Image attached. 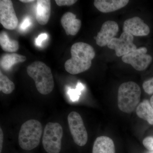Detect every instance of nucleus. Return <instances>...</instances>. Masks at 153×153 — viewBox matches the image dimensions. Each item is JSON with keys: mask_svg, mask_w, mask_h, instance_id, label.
I'll use <instances>...</instances> for the list:
<instances>
[{"mask_svg": "<svg viewBox=\"0 0 153 153\" xmlns=\"http://www.w3.org/2000/svg\"><path fill=\"white\" fill-rule=\"evenodd\" d=\"M150 102L151 105H152V107L153 109V95L151 97Z\"/></svg>", "mask_w": 153, "mask_h": 153, "instance_id": "obj_28", "label": "nucleus"}, {"mask_svg": "<svg viewBox=\"0 0 153 153\" xmlns=\"http://www.w3.org/2000/svg\"><path fill=\"white\" fill-rule=\"evenodd\" d=\"M147 49L141 47L122 57L124 63L130 64L137 71H143L152 61V57L147 54Z\"/></svg>", "mask_w": 153, "mask_h": 153, "instance_id": "obj_7", "label": "nucleus"}, {"mask_svg": "<svg viewBox=\"0 0 153 153\" xmlns=\"http://www.w3.org/2000/svg\"><path fill=\"white\" fill-rule=\"evenodd\" d=\"M0 23L7 30H13L18 26L19 21L11 0L0 1Z\"/></svg>", "mask_w": 153, "mask_h": 153, "instance_id": "obj_9", "label": "nucleus"}, {"mask_svg": "<svg viewBox=\"0 0 153 153\" xmlns=\"http://www.w3.org/2000/svg\"><path fill=\"white\" fill-rule=\"evenodd\" d=\"M71 58L65 62V68L72 74H78L88 70L95 55L93 47L83 42L73 44L71 48Z\"/></svg>", "mask_w": 153, "mask_h": 153, "instance_id": "obj_1", "label": "nucleus"}, {"mask_svg": "<svg viewBox=\"0 0 153 153\" xmlns=\"http://www.w3.org/2000/svg\"><path fill=\"white\" fill-rule=\"evenodd\" d=\"M134 36L128 33L123 32L119 38L112 39L107 45L109 49L115 51L118 57H123L137 49L133 43Z\"/></svg>", "mask_w": 153, "mask_h": 153, "instance_id": "obj_8", "label": "nucleus"}, {"mask_svg": "<svg viewBox=\"0 0 153 153\" xmlns=\"http://www.w3.org/2000/svg\"><path fill=\"white\" fill-rule=\"evenodd\" d=\"M68 126L74 143L79 146L86 144L88 141V133L83 120L78 113L73 111L67 117Z\"/></svg>", "mask_w": 153, "mask_h": 153, "instance_id": "obj_6", "label": "nucleus"}, {"mask_svg": "<svg viewBox=\"0 0 153 153\" xmlns=\"http://www.w3.org/2000/svg\"><path fill=\"white\" fill-rule=\"evenodd\" d=\"M60 22L67 36H75L81 27V21L76 19V15L71 12L65 13L62 16Z\"/></svg>", "mask_w": 153, "mask_h": 153, "instance_id": "obj_12", "label": "nucleus"}, {"mask_svg": "<svg viewBox=\"0 0 153 153\" xmlns=\"http://www.w3.org/2000/svg\"><path fill=\"white\" fill-rule=\"evenodd\" d=\"M143 87L145 92L149 94H153V77L146 80L143 84Z\"/></svg>", "mask_w": 153, "mask_h": 153, "instance_id": "obj_20", "label": "nucleus"}, {"mask_svg": "<svg viewBox=\"0 0 153 153\" xmlns=\"http://www.w3.org/2000/svg\"><path fill=\"white\" fill-rule=\"evenodd\" d=\"M56 4L58 6H71L77 2L76 0H56Z\"/></svg>", "mask_w": 153, "mask_h": 153, "instance_id": "obj_22", "label": "nucleus"}, {"mask_svg": "<svg viewBox=\"0 0 153 153\" xmlns=\"http://www.w3.org/2000/svg\"><path fill=\"white\" fill-rule=\"evenodd\" d=\"M137 116L153 125V109L150 101L144 100L140 103L136 109Z\"/></svg>", "mask_w": 153, "mask_h": 153, "instance_id": "obj_17", "label": "nucleus"}, {"mask_svg": "<svg viewBox=\"0 0 153 153\" xmlns=\"http://www.w3.org/2000/svg\"><path fill=\"white\" fill-rule=\"evenodd\" d=\"M0 45L4 51L9 52H17L19 47L18 41L10 39L7 33L4 31L0 33Z\"/></svg>", "mask_w": 153, "mask_h": 153, "instance_id": "obj_18", "label": "nucleus"}, {"mask_svg": "<svg viewBox=\"0 0 153 153\" xmlns=\"http://www.w3.org/2000/svg\"><path fill=\"white\" fill-rule=\"evenodd\" d=\"M92 153H115L113 141L108 137H98L94 143Z\"/></svg>", "mask_w": 153, "mask_h": 153, "instance_id": "obj_15", "label": "nucleus"}, {"mask_svg": "<svg viewBox=\"0 0 153 153\" xmlns=\"http://www.w3.org/2000/svg\"><path fill=\"white\" fill-rule=\"evenodd\" d=\"M80 91L77 88L75 90H70L69 91V95L71 96L72 100H76L77 98H79V95Z\"/></svg>", "mask_w": 153, "mask_h": 153, "instance_id": "obj_24", "label": "nucleus"}, {"mask_svg": "<svg viewBox=\"0 0 153 153\" xmlns=\"http://www.w3.org/2000/svg\"><path fill=\"white\" fill-rule=\"evenodd\" d=\"M141 90L139 85L133 81L123 82L118 90L117 104L122 112H133L140 104Z\"/></svg>", "mask_w": 153, "mask_h": 153, "instance_id": "obj_3", "label": "nucleus"}, {"mask_svg": "<svg viewBox=\"0 0 153 153\" xmlns=\"http://www.w3.org/2000/svg\"><path fill=\"white\" fill-rule=\"evenodd\" d=\"M36 1V20L40 25H46L49 22L51 14V1L38 0Z\"/></svg>", "mask_w": 153, "mask_h": 153, "instance_id": "obj_14", "label": "nucleus"}, {"mask_svg": "<svg viewBox=\"0 0 153 153\" xmlns=\"http://www.w3.org/2000/svg\"><path fill=\"white\" fill-rule=\"evenodd\" d=\"M143 143L145 148L150 152L153 151V137L148 136L143 140Z\"/></svg>", "mask_w": 153, "mask_h": 153, "instance_id": "obj_21", "label": "nucleus"}, {"mask_svg": "<svg viewBox=\"0 0 153 153\" xmlns=\"http://www.w3.org/2000/svg\"><path fill=\"white\" fill-rule=\"evenodd\" d=\"M43 128L40 122L30 120L21 126L19 135V146L25 150H32L37 147L40 142Z\"/></svg>", "mask_w": 153, "mask_h": 153, "instance_id": "obj_4", "label": "nucleus"}, {"mask_svg": "<svg viewBox=\"0 0 153 153\" xmlns=\"http://www.w3.org/2000/svg\"><path fill=\"white\" fill-rule=\"evenodd\" d=\"M118 31V25L115 22L108 21L105 22L95 38L97 44L101 47L106 46L115 38Z\"/></svg>", "mask_w": 153, "mask_h": 153, "instance_id": "obj_10", "label": "nucleus"}, {"mask_svg": "<svg viewBox=\"0 0 153 153\" xmlns=\"http://www.w3.org/2000/svg\"><path fill=\"white\" fill-rule=\"evenodd\" d=\"M30 24H31V22H30V19L26 18L23 21V23H22L21 27L22 29L25 30L30 26Z\"/></svg>", "mask_w": 153, "mask_h": 153, "instance_id": "obj_25", "label": "nucleus"}, {"mask_svg": "<svg viewBox=\"0 0 153 153\" xmlns=\"http://www.w3.org/2000/svg\"><path fill=\"white\" fill-rule=\"evenodd\" d=\"M63 130L57 123H49L46 125L43 133L42 144L48 153H59L61 150Z\"/></svg>", "mask_w": 153, "mask_h": 153, "instance_id": "obj_5", "label": "nucleus"}, {"mask_svg": "<svg viewBox=\"0 0 153 153\" xmlns=\"http://www.w3.org/2000/svg\"><path fill=\"white\" fill-rule=\"evenodd\" d=\"M15 88L14 82L0 71V90L5 94H10Z\"/></svg>", "mask_w": 153, "mask_h": 153, "instance_id": "obj_19", "label": "nucleus"}, {"mask_svg": "<svg viewBox=\"0 0 153 153\" xmlns=\"http://www.w3.org/2000/svg\"><path fill=\"white\" fill-rule=\"evenodd\" d=\"M123 31L133 36H145L149 34L150 30L142 19L138 17H134L125 21Z\"/></svg>", "mask_w": 153, "mask_h": 153, "instance_id": "obj_11", "label": "nucleus"}, {"mask_svg": "<svg viewBox=\"0 0 153 153\" xmlns=\"http://www.w3.org/2000/svg\"><path fill=\"white\" fill-rule=\"evenodd\" d=\"M27 71L28 75L34 79L39 93L47 95L52 92L54 87L53 75L45 63L35 61L28 66Z\"/></svg>", "mask_w": 153, "mask_h": 153, "instance_id": "obj_2", "label": "nucleus"}, {"mask_svg": "<svg viewBox=\"0 0 153 153\" xmlns=\"http://www.w3.org/2000/svg\"><path fill=\"white\" fill-rule=\"evenodd\" d=\"M149 153H153V151H152V152H150Z\"/></svg>", "mask_w": 153, "mask_h": 153, "instance_id": "obj_29", "label": "nucleus"}, {"mask_svg": "<svg viewBox=\"0 0 153 153\" xmlns=\"http://www.w3.org/2000/svg\"><path fill=\"white\" fill-rule=\"evenodd\" d=\"M47 35L46 33H42L40 34L38 38H36V45L38 46H41L42 42L47 39Z\"/></svg>", "mask_w": 153, "mask_h": 153, "instance_id": "obj_23", "label": "nucleus"}, {"mask_svg": "<svg viewBox=\"0 0 153 153\" xmlns=\"http://www.w3.org/2000/svg\"><path fill=\"white\" fill-rule=\"evenodd\" d=\"M3 141H4V134L2 128H0V153H1L2 149Z\"/></svg>", "mask_w": 153, "mask_h": 153, "instance_id": "obj_26", "label": "nucleus"}, {"mask_svg": "<svg viewBox=\"0 0 153 153\" xmlns=\"http://www.w3.org/2000/svg\"><path fill=\"white\" fill-rule=\"evenodd\" d=\"M129 1L128 0H95L94 5L102 13H109L123 8Z\"/></svg>", "mask_w": 153, "mask_h": 153, "instance_id": "obj_13", "label": "nucleus"}, {"mask_svg": "<svg viewBox=\"0 0 153 153\" xmlns=\"http://www.w3.org/2000/svg\"><path fill=\"white\" fill-rule=\"evenodd\" d=\"M20 1L24 3H29L33 2L35 1H33V0H20Z\"/></svg>", "mask_w": 153, "mask_h": 153, "instance_id": "obj_27", "label": "nucleus"}, {"mask_svg": "<svg viewBox=\"0 0 153 153\" xmlns=\"http://www.w3.org/2000/svg\"><path fill=\"white\" fill-rule=\"evenodd\" d=\"M26 59L25 56L17 53L4 54L1 57L0 66L4 70L8 71L15 64L25 62Z\"/></svg>", "mask_w": 153, "mask_h": 153, "instance_id": "obj_16", "label": "nucleus"}]
</instances>
